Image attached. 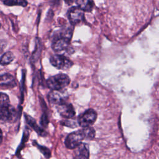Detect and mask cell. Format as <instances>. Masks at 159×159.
<instances>
[{"instance_id":"obj_1","label":"cell","mask_w":159,"mask_h":159,"mask_svg":"<svg viewBox=\"0 0 159 159\" xmlns=\"http://www.w3.org/2000/svg\"><path fill=\"white\" fill-rule=\"evenodd\" d=\"M70 82V79L67 75L60 73L50 77L47 80L46 84L52 90H61L67 86Z\"/></svg>"},{"instance_id":"obj_2","label":"cell","mask_w":159,"mask_h":159,"mask_svg":"<svg viewBox=\"0 0 159 159\" xmlns=\"http://www.w3.org/2000/svg\"><path fill=\"white\" fill-rule=\"evenodd\" d=\"M70 39L57 35L53 39L52 47L56 52L61 53L65 52V53H70L71 47H70Z\"/></svg>"},{"instance_id":"obj_3","label":"cell","mask_w":159,"mask_h":159,"mask_svg":"<svg viewBox=\"0 0 159 159\" xmlns=\"http://www.w3.org/2000/svg\"><path fill=\"white\" fill-rule=\"evenodd\" d=\"M85 139L84 133L81 130H79L70 134L65 139V144L69 149H75L80 145Z\"/></svg>"},{"instance_id":"obj_4","label":"cell","mask_w":159,"mask_h":159,"mask_svg":"<svg viewBox=\"0 0 159 159\" xmlns=\"http://www.w3.org/2000/svg\"><path fill=\"white\" fill-rule=\"evenodd\" d=\"M50 63L60 70H68L73 65V62L61 54H55L50 58Z\"/></svg>"},{"instance_id":"obj_5","label":"cell","mask_w":159,"mask_h":159,"mask_svg":"<svg viewBox=\"0 0 159 159\" xmlns=\"http://www.w3.org/2000/svg\"><path fill=\"white\" fill-rule=\"evenodd\" d=\"M96 119V112L92 109H89L78 117V122L82 127H90L95 122Z\"/></svg>"},{"instance_id":"obj_6","label":"cell","mask_w":159,"mask_h":159,"mask_svg":"<svg viewBox=\"0 0 159 159\" xmlns=\"http://www.w3.org/2000/svg\"><path fill=\"white\" fill-rule=\"evenodd\" d=\"M67 16L70 24L72 25H75L84 20V11H83L79 7L73 6L68 9Z\"/></svg>"},{"instance_id":"obj_7","label":"cell","mask_w":159,"mask_h":159,"mask_svg":"<svg viewBox=\"0 0 159 159\" xmlns=\"http://www.w3.org/2000/svg\"><path fill=\"white\" fill-rule=\"evenodd\" d=\"M68 98V95L66 91L63 89L61 90H52L48 94V100L53 104L59 105L63 102H65L66 99Z\"/></svg>"},{"instance_id":"obj_8","label":"cell","mask_w":159,"mask_h":159,"mask_svg":"<svg viewBox=\"0 0 159 159\" xmlns=\"http://www.w3.org/2000/svg\"><path fill=\"white\" fill-rule=\"evenodd\" d=\"M58 113L64 118L70 119L75 116V111L72 104L67 102H63L57 106Z\"/></svg>"},{"instance_id":"obj_9","label":"cell","mask_w":159,"mask_h":159,"mask_svg":"<svg viewBox=\"0 0 159 159\" xmlns=\"http://www.w3.org/2000/svg\"><path fill=\"white\" fill-rule=\"evenodd\" d=\"M16 116V109L11 105L0 107V120L5 122L12 121Z\"/></svg>"},{"instance_id":"obj_10","label":"cell","mask_w":159,"mask_h":159,"mask_svg":"<svg viewBox=\"0 0 159 159\" xmlns=\"http://www.w3.org/2000/svg\"><path fill=\"white\" fill-rule=\"evenodd\" d=\"M75 149L74 159H89V151L86 143H81Z\"/></svg>"},{"instance_id":"obj_11","label":"cell","mask_w":159,"mask_h":159,"mask_svg":"<svg viewBox=\"0 0 159 159\" xmlns=\"http://www.w3.org/2000/svg\"><path fill=\"white\" fill-rule=\"evenodd\" d=\"M16 85V82L14 77L8 73L0 75V86H6L14 87Z\"/></svg>"},{"instance_id":"obj_12","label":"cell","mask_w":159,"mask_h":159,"mask_svg":"<svg viewBox=\"0 0 159 159\" xmlns=\"http://www.w3.org/2000/svg\"><path fill=\"white\" fill-rule=\"evenodd\" d=\"M75 1L78 7L84 12H90L93 9V0H75Z\"/></svg>"},{"instance_id":"obj_13","label":"cell","mask_w":159,"mask_h":159,"mask_svg":"<svg viewBox=\"0 0 159 159\" xmlns=\"http://www.w3.org/2000/svg\"><path fill=\"white\" fill-rule=\"evenodd\" d=\"M25 118L26 120V122H27V124L34 130H35L40 135H46V132L42 129L36 123V121L30 116L27 115V114H25Z\"/></svg>"},{"instance_id":"obj_14","label":"cell","mask_w":159,"mask_h":159,"mask_svg":"<svg viewBox=\"0 0 159 159\" xmlns=\"http://www.w3.org/2000/svg\"><path fill=\"white\" fill-rule=\"evenodd\" d=\"M14 59V55L11 52H7L2 54L0 58V65H6L9 64Z\"/></svg>"},{"instance_id":"obj_15","label":"cell","mask_w":159,"mask_h":159,"mask_svg":"<svg viewBox=\"0 0 159 159\" xmlns=\"http://www.w3.org/2000/svg\"><path fill=\"white\" fill-rule=\"evenodd\" d=\"M82 130L84 133V137L88 140H92L95 136V130L93 127H86L82 129Z\"/></svg>"},{"instance_id":"obj_16","label":"cell","mask_w":159,"mask_h":159,"mask_svg":"<svg viewBox=\"0 0 159 159\" xmlns=\"http://www.w3.org/2000/svg\"><path fill=\"white\" fill-rule=\"evenodd\" d=\"M4 4L7 6H21L25 7L27 5V0H5Z\"/></svg>"},{"instance_id":"obj_17","label":"cell","mask_w":159,"mask_h":159,"mask_svg":"<svg viewBox=\"0 0 159 159\" xmlns=\"http://www.w3.org/2000/svg\"><path fill=\"white\" fill-rule=\"evenodd\" d=\"M10 105L9 96L4 93H0V107Z\"/></svg>"},{"instance_id":"obj_18","label":"cell","mask_w":159,"mask_h":159,"mask_svg":"<svg viewBox=\"0 0 159 159\" xmlns=\"http://www.w3.org/2000/svg\"><path fill=\"white\" fill-rule=\"evenodd\" d=\"M35 143L36 145L37 146L38 148L39 149V150L43 154V155H44L46 158H48L50 157V155H51V154H50L51 153H50V150H49L48 148L45 147H43V146H41V145H38L36 142H35Z\"/></svg>"},{"instance_id":"obj_19","label":"cell","mask_w":159,"mask_h":159,"mask_svg":"<svg viewBox=\"0 0 159 159\" xmlns=\"http://www.w3.org/2000/svg\"><path fill=\"white\" fill-rule=\"evenodd\" d=\"M48 119L47 117L46 116V115L43 114L42 117H41V120H40V123L43 126H47V124H48Z\"/></svg>"},{"instance_id":"obj_20","label":"cell","mask_w":159,"mask_h":159,"mask_svg":"<svg viewBox=\"0 0 159 159\" xmlns=\"http://www.w3.org/2000/svg\"><path fill=\"white\" fill-rule=\"evenodd\" d=\"M6 45V42L3 40H0V53H1L3 52Z\"/></svg>"},{"instance_id":"obj_21","label":"cell","mask_w":159,"mask_h":159,"mask_svg":"<svg viewBox=\"0 0 159 159\" xmlns=\"http://www.w3.org/2000/svg\"><path fill=\"white\" fill-rule=\"evenodd\" d=\"M65 1V2L67 4H72L73 2V1H75V0H64Z\"/></svg>"},{"instance_id":"obj_22","label":"cell","mask_w":159,"mask_h":159,"mask_svg":"<svg viewBox=\"0 0 159 159\" xmlns=\"http://www.w3.org/2000/svg\"><path fill=\"white\" fill-rule=\"evenodd\" d=\"M2 133L1 129H0V145L2 142Z\"/></svg>"},{"instance_id":"obj_23","label":"cell","mask_w":159,"mask_h":159,"mask_svg":"<svg viewBox=\"0 0 159 159\" xmlns=\"http://www.w3.org/2000/svg\"><path fill=\"white\" fill-rule=\"evenodd\" d=\"M0 27H1V24H0Z\"/></svg>"}]
</instances>
